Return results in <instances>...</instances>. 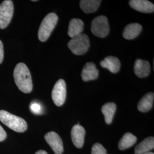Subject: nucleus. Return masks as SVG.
Wrapping results in <instances>:
<instances>
[{
  "mask_svg": "<svg viewBox=\"0 0 154 154\" xmlns=\"http://www.w3.org/2000/svg\"><path fill=\"white\" fill-rule=\"evenodd\" d=\"M14 82L20 91L29 93L33 90V82L28 66L23 63H19L15 67L13 72Z\"/></svg>",
  "mask_w": 154,
  "mask_h": 154,
  "instance_id": "nucleus-1",
  "label": "nucleus"
},
{
  "mask_svg": "<svg viewBox=\"0 0 154 154\" xmlns=\"http://www.w3.org/2000/svg\"><path fill=\"white\" fill-rule=\"evenodd\" d=\"M0 121L16 132H24L28 128L27 123L23 118L14 116L5 110H0Z\"/></svg>",
  "mask_w": 154,
  "mask_h": 154,
  "instance_id": "nucleus-2",
  "label": "nucleus"
},
{
  "mask_svg": "<svg viewBox=\"0 0 154 154\" xmlns=\"http://www.w3.org/2000/svg\"><path fill=\"white\" fill-rule=\"evenodd\" d=\"M58 17L54 13H50L45 17L39 28L38 37L41 42L46 41L55 28Z\"/></svg>",
  "mask_w": 154,
  "mask_h": 154,
  "instance_id": "nucleus-3",
  "label": "nucleus"
},
{
  "mask_svg": "<svg viewBox=\"0 0 154 154\" xmlns=\"http://www.w3.org/2000/svg\"><path fill=\"white\" fill-rule=\"evenodd\" d=\"M67 46L74 54L82 55L88 51L90 40L86 34L82 33L72 38L68 42Z\"/></svg>",
  "mask_w": 154,
  "mask_h": 154,
  "instance_id": "nucleus-4",
  "label": "nucleus"
},
{
  "mask_svg": "<svg viewBox=\"0 0 154 154\" xmlns=\"http://www.w3.org/2000/svg\"><path fill=\"white\" fill-rule=\"evenodd\" d=\"M91 31L95 36L99 38H105L110 32L107 18L105 16L95 17L91 22Z\"/></svg>",
  "mask_w": 154,
  "mask_h": 154,
  "instance_id": "nucleus-5",
  "label": "nucleus"
},
{
  "mask_svg": "<svg viewBox=\"0 0 154 154\" xmlns=\"http://www.w3.org/2000/svg\"><path fill=\"white\" fill-rule=\"evenodd\" d=\"M14 13L13 2L11 0L4 1L0 5V29L6 28L11 21Z\"/></svg>",
  "mask_w": 154,
  "mask_h": 154,
  "instance_id": "nucleus-6",
  "label": "nucleus"
},
{
  "mask_svg": "<svg viewBox=\"0 0 154 154\" xmlns=\"http://www.w3.org/2000/svg\"><path fill=\"white\" fill-rule=\"evenodd\" d=\"M52 99L56 106L63 105L66 98V85L65 81L60 79L55 83L51 93Z\"/></svg>",
  "mask_w": 154,
  "mask_h": 154,
  "instance_id": "nucleus-7",
  "label": "nucleus"
},
{
  "mask_svg": "<svg viewBox=\"0 0 154 154\" xmlns=\"http://www.w3.org/2000/svg\"><path fill=\"white\" fill-rule=\"evenodd\" d=\"M45 139L56 154H62L63 152V144L60 135L54 131L47 133Z\"/></svg>",
  "mask_w": 154,
  "mask_h": 154,
  "instance_id": "nucleus-8",
  "label": "nucleus"
},
{
  "mask_svg": "<svg viewBox=\"0 0 154 154\" xmlns=\"http://www.w3.org/2000/svg\"><path fill=\"white\" fill-rule=\"evenodd\" d=\"M85 134V128L80 125H75L72 128L71 132L72 142L77 148L81 149L82 147Z\"/></svg>",
  "mask_w": 154,
  "mask_h": 154,
  "instance_id": "nucleus-9",
  "label": "nucleus"
},
{
  "mask_svg": "<svg viewBox=\"0 0 154 154\" xmlns=\"http://www.w3.org/2000/svg\"><path fill=\"white\" fill-rule=\"evenodd\" d=\"M129 5L133 9L144 13H151L154 11V4L147 0H130Z\"/></svg>",
  "mask_w": 154,
  "mask_h": 154,
  "instance_id": "nucleus-10",
  "label": "nucleus"
},
{
  "mask_svg": "<svg viewBox=\"0 0 154 154\" xmlns=\"http://www.w3.org/2000/svg\"><path fill=\"white\" fill-rule=\"evenodd\" d=\"M99 75V70L93 62H88L83 67L81 77L85 82L96 79Z\"/></svg>",
  "mask_w": 154,
  "mask_h": 154,
  "instance_id": "nucleus-11",
  "label": "nucleus"
},
{
  "mask_svg": "<svg viewBox=\"0 0 154 154\" xmlns=\"http://www.w3.org/2000/svg\"><path fill=\"white\" fill-rule=\"evenodd\" d=\"M134 70L137 77L142 78L149 75L151 71V66L148 61L138 59L135 62Z\"/></svg>",
  "mask_w": 154,
  "mask_h": 154,
  "instance_id": "nucleus-12",
  "label": "nucleus"
},
{
  "mask_svg": "<svg viewBox=\"0 0 154 154\" xmlns=\"http://www.w3.org/2000/svg\"><path fill=\"white\" fill-rule=\"evenodd\" d=\"M102 67L108 69L112 73H116L121 68V62L116 57L108 56L100 62Z\"/></svg>",
  "mask_w": 154,
  "mask_h": 154,
  "instance_id": "nucleus-13",
  "label": "nucleus"
},
{
  "mask_svg": "<svg viewBox=\"0 0 154 154\" xmlns=\"http://www.w3.org/2000/svg\"><path fill=\"white\" fill-rule=\"evenodd\" d=\"M142 30V26L138 23H132L127 25L123 32V37L126 39L135 38Z\"/></svg>",
  "mask_w": 154,
  "mask_h": 154,
  "instance_id": "nucleus-14",
  "label": "nucleus"
},
{
  "mask_svg": "<svg viewBox=\"0 0 154 154\" xmlns=\"http://www.w3.org/2000/svg\"><path fill=\"white\" fill-rule=\"evenodd\" d=\"M84 29V23L80 19L73 18L70 22L68 28V35L70 37L73 38L82 33Z\"/></svg>",
  "mask_w": 154,
  "mask_h": 154,
  "instance_id": "nucleus-15",
  "label": "nucleus"
},
{
  "mask_svg": "<svg viewBox=\"0 0 154 154\" xmlns=\"http://www.w3.org/2000/svg\"><path fill=\"white\" fill-rule=\"evenodd\" d=\"M154 94L150 92L144 95L138 104V109L142 112H146L151 110L154 103Z\"/></svg>",
  "mask_w": 154,
  "mask_h": 154,
  "instance_id": "nucleus-16",
  "label": "nucleus"
},
{
  "mask_svg": "<svg viewBox=\"0 0 154 154\" xmlns=\"http://www.w3.org/2000/svg\"><path fill=\"white\" fill-rule=\"evenodd\" d=\"M154 147V138L150 137L146 138L142 142L137 145L135 149V154H144L149 152Z\"/></svg>",
  "mask_w": 154,
  "mask_h": 154,
  "instance_id": "nucleus-17",
  "label": "nucleus"
},
{
  "mask_svg": "<svg viewBox=\"0 0 154 154\" xmlns=\"http://www.w3.org/2000/svg\"><path fill=\"white\" fill-rule=\"evenodd\" d=\"M116 109V105L113 102H109L103 105L101 109L102 112L105 116L106 123L110 125L112 121Z\"/></svg>",
  "mask_w": 154,
  "mask_h": 154,
  "instance_id": "nucleus-18",
  "label": "nucleus"
},
{
  "mask_svg": "<svg viewBox=\"0 0 154 154\" xmlns=\"http://www.w3.org/2000/svg\"><path fill=\"white\" fill-rule=\"evenodd\" d=\"M101 1L100 0H81L79 5L83 11L86 14L97 11L99 8Z\"/></svg>",
  "mask_w": 154,
  "mask_h": 154,
  "instance_id": "nucleus-19",
  "label": "nucleus"
},
{
  "mask_svg": "<svg viewBox=\"0 0 154 154\" xmlns=\"http://www.w3.org/2000/svg\"><path fill=\"white\" fill-rule=\"evenodd\" d=\"M137 141V138L130 132L125 134L118 143V147L121 150H125L132 146Z\"/></svg>",
  "mask_w": 154,
  "mask_h": 154,
  "instance_id": "nucleus-20",
  "label": "nucleus"
},
{
  "mask_svg": "<svg viewBox=\"0 0 154 154\" xmlns=\"http://www.w3.org/2000/svg\"><path fill=\"white\" fill-rule=\"evenodd\" d=\"M91 154H107L106 149L100 143H95L91 149Z\"/></svg>",
  "mask_w": 154,
  "mask_h": 154,
  "instance_id": "nucleus-21",
  "label": "nucleus"
},
{
  "mask_svg": "<svg viewBox=\"0 0 154 154\" xmlns=\"http://www.w3.org/2000/svg\"><path fill=\"white\" fill-rule=\"evenodd\" d=\"M30 109L33 114L39 115L42 112V108L41 105L37 102H32L30 106Z\"/></svg>",
  "mask_w": 154,
  "mask_h": 154,
  "instance_id": "nucleus-22",
  "label": "nucleus"
},
{
  "mask_svg": "<svg viewBox=\"0 0 154 154\" xmlns=\"http://www.w3.org/2000/svg\"><path fill=\"white\" fill-rule=\"evenodd\" d=\"M4 56V46L2 41L0 40V64H1L3 62Z\"/></svg>",
  "mask_w": 154,
  "mask_h": 154,
  "instance_id": "nucleus-23",
  "label": "nucleus"
},
{
  "mask_svg": "<svg viewBox=\"0 0 154 154\" xmlns=\"http://www.w3.org/2000/svg\"><path fill=\"white\" fill-rule=\"evenodd\" d=\"M6 138V132L3 128V127L0 125V142L4 140Z\"/></svg>",
  "mask_w": 154,
  "mask_h": 154,
  "instance_id": "nucleus-24",
  "label": "nucleus"
},
{
  "mask_svg": "<svg viewBox=\"0 0 154 154\" xmlns=\"http://www.w3.org/2000/svg\"><path fill=\"white\" fill-rule=\"evenodd\" d=\"M35 154H48L44 150H39Z\"/></svg>",
  "mask_w": 154,
  "mask_h": 154,
  "instance_id": "nucleus-25",
  "label": "nucleus"
},
{
  "mask_svg": "<svg viewBox=\"0 0 154 154\" xmlns=\"http://www.w3.org/2000/svg\"><path fill=\"white\" fill-rule=\"evenodd\" d=\"M144 154H154L153 152H147V153H145Z\"/></svg>",
  "mask_w": 154,
  "mask_h": 154,
  "instance_id": "nucleus-26",
  "label": "nucleus"
}]
</instances>
